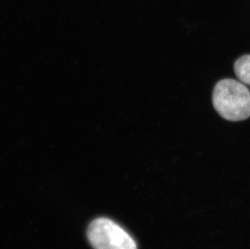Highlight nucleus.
Wrapping results in <instances>:
<instances>
[{
    "instance_id": "obj_1",
    "label": "nucleus",
    "mask_w": 250,
    "mask_h": 249,
    "mask_svg": "<svg viewBox=\"0 0 250 249\" xmlns=\"http://www.w3.org/2000/svg\"><path fill=\"white\" fill-rule=\"evenodd\" d=\"M215 110L225 120L240 122L250 117V90L236 80H220L213 92Z\"/></svg>"
},
{
    "instance_id": "obj_2",
    "label": "nucleus",
    "mask_w": 250,
    "mask_h": 249,
    "mask_svg": "<svg viewBox=\"0 0 250 249\" xmlns=\"http://www.w3.org/2000/svg\"><path fill=\"white\" fill-rule=\"evenodd\" d=\"M87 238L94 249H137L135 240L120 226L106 218L92 221Z\"/></svg>"
},
{
    "instance_id": "obj_3",
    "label": "nucleus",
    "mask_w": 250,
    "mask_h": 249,
    "mask_svg": "<svg viewBox=\"0 0 250 249\" xmlns=\"http://www.w3.org/2000/svg\"><path fill=\"white\" fill-rule=\"evenodd\" d=\"M234 71L242 83L250 85V55H244L237 59Z\"/></svg>"
}]
</instances>
